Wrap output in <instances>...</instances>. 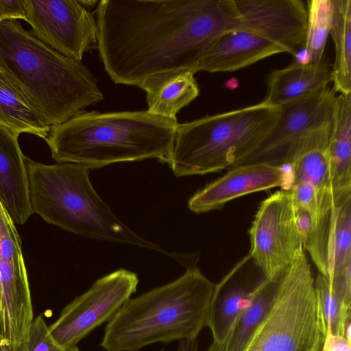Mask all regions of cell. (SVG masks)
I'll return each instance as SVG.
<instances>
[{
  "instance_id": "6da1fadb",
  "label": "cell",
  "mask_w": 351,
  "mask_h": 351,
  "mask_svg": "<svg viewBox=\"0 0 351 351\" xmlns=\"http://www.w3.org/2000/svg\"><path fill=\"white\" fill-rule=\"evenodd\" d=\"M97 48L116 84L146 92L194 69L225 32L246 29L234 0H101Z\"/></svg>"
},
{
  "instance_id": "7a4b0ae2",
  "label": "cell",
  "mask_w": 351,
  "mask_h": 351,
  "mask_svg": "<svg viewBox=\"0 0 351 351\" xmlns=\"http://www.w3.org/2000/svg\"><path fill=\"white\" fill-rule=\"evenodd\" d=\"M0 71L50 128L104 99L81 61L51 49L16 20L0 24Z\"/></svg>"
},
{
  "instance_id": "3957f363",
  "label": "cell",
  "mask_w": 351,
  "mask_h": 351,
  "mask_svg": "<svg viewBox=\"0 0 351 351\" xmlns=\"http://www.w3.org/2000/svg\"><path fill=\"white\" fill-rule=\"evenodd\" d=\"M178 125L147 110L84 111L51 126L45 141L57 162L88 169L149 158L169 163Z\"/></svg>"
},
{
  "instance_id": "277c9868",
  "label": "cell",
  "mask_w": 351,
  "mask_h": 351,
  "mask_svg": "<svg viewBox=\"0 0 351 351\" xmlns=\"http://www.w3.org/2000/svg\"><path fill=\"white\" fill-rule=\"evenodd\" d=\"M215 284L195 266L176 280L130 298L105 327L106 351H136L155 343L196 339L208 326Z\"/></svg>"
},
{
  "instance_id": "5b68a950",
  "label": "cell",
  "mask_w": 351,
  "mask_h": 351,
  "mask_svg": "<svg viewBox=\"0 0 351 351\" xmlns=\"http://www.w3.org/2000/svg\"><path fill=\"white\" fill-rule=\"evenodd\" d=\"M32 210L48 223L82 237L162 252L134 232L99 197L89 169L69 162L46 165L25 156Z\"/></svg>"
},
{
  "instance_id": "8992f818",
  "label": "cell",
  "mask_w": 351,
  "mask_h": 351,
  "mask_svg": "<svg viewBox=\"0 0 351 351\" xmlns=\"http://www.w3.org/2000/svg\"><path fill=\"white\" fill-rule=\"evenodd\" d=\"M280 108L261 101L178 125L169 162L178 177L239 165L276 125Z\"/></svg>"
},
{
  "instance_id": "52a82bcc",
  "label": "cell",
  "mask_w": 351,
  "mask_h": 351,
  "mask_svg": "<svg viewBox=\"0 0 351 351\" xmlns=\"http://www.w3.org/2000/svg\"><path fill=\"white\" fill-rule=\"evenodd\" d=\"M325 319L302 246L282 272L272 305L243 351H322Z\"/></svg>"
},
{
  "instance_id": "ba28073f",
  "label": "cell",
  "mask_w": 351,
  "mask_h": 351,
  "mask_svg": "<svg viewBox=\"0 0 351 351\" xmlns=\"http://www.w3.org/2000/svg\"><path fill=\"white\" fill-rule=\"evenodd\" d=\"M335 93L326 88L308 99L280 107L278 119L261 143L239 165H287L300 153L329 143Z\"/></svg>"
},
{
  "instance_id": "9c48e42d",
  "label": "cell",
  "mask_w": 351,
  "mask_h": 351,
  "mask_svg": "<svg viewBox=\"0 0 351 351\" xmlns=\"http://www.w3.org/2000/svg\"><path fill=\"white\" fill-rule=\"evenodd\" d=\"M137 275L120 269L97 279L61 311L49 330L60 346H76L90 332L110 321L135 293Z\"/></svg>"
},
{
  "instance_id": "30bf717a",
  "label": "cell",
  "mask_w": 351,
  "mask_h": 351,
  "mask_svg": "<svg viewBox=\"0 0 351 351\" xmlns=\"http://www.w3.org/2000/svg\"><path fill=\"white\" fill-rule=\"evenodd\" d=\"M248 254L263 275L277 277L302 246L289 190H279L261 203L249 230Z\"/></svg>"
},
{
  "instance_id": "8fae6325",
  "label": "cell",
  "mask_w": 351,
  "mask_h": 351,
  "mask_svg": "<svg viewBox=\"0 0 351 351\" xmlns=\"http://www.w3.org/2000/svg\"><path fill=\"white\" fill-rule=\"evenodd\" d=\"M33 320L20 237L0 202V335L10 345H23Z\"/></svg>"
},
{
  "instance_id": "7c38bea8",
  "label": "cell",
  "mask_w": 351,
  "mask_h": 351,
  "mask_svg": "<svg viewBox=\"0 0 351 351\" xmlns=\"http://www.w3.org/2000/svg\"><path fill=\"white\" fill-rule=\"evenodd\" d=\"M25 21L41 42L81 61L97 43L96 18L77 0H25Z\"/></svg>"
},
{
  "instance_id": "4fadbf2b",
  "label": "cell",
  "mask_w": 351,
  "mask_h": 351,
  "mask_svg": "<svg viewBox=\"0 0 351 351\" xmlns=\"http://www.w3.org/2000/svg\"><path fill=\"white\" fill-rule=\"evenodd\" d=\"M289 166L267 162H252L234 166L219 178L197 191L189 200V208L202 213L221 209L228 202L255 192L292 186Z\"/></svg>"
},
{
  "instance_id": "5bb4252c",
  "label": "cell",
  "mask_w": 351,
  "mask_h": 351,
  "mask_svg": "<svg viewBox=\"0 0 351 351\" xmlns=\"http://www.w3.org/2000/svg\"><path fill=\"white\" fill-rule=\"evenodd\" d=\"M246 29L278 44L295 58L304 50L307 8L300 0H234Z\"/></svg>"
},
{
  "instance_id": "9a60e30c",
  "label": "cell",
  "mask_w": 351,
  "mask_h": 351,
  "mask_svg": "<svg viewBox=\"0 0 351 351\" xmlns=\"http://www.w3.org/2000/svg\"><path fill=\"white\" fill-rule=\"evenodd\" d=\"M289 191L302 247L308 252L319 274L328 278L336 211L332 195L321 193L308 184L294 185Z\"/></svg>"
},
{
  "instance_id": "2e32d148",
  "label": "cell",
  "mask_w": 351,
  "mask_h": 351,
  "mask_svg": "<svg viewBox=\"0 0 351 351\" xmlns=\"http://www.w3.org/2000/svg\"><path fill=\"white\" fill-rule=\"evenodd\" d=\"M287 53L285 48L264 36L248 29L223 33L208 47L194 72L234 71L273 55Z\"/></svg>"
},
{
  "instance_id": "e0dca14e",
  "label": "cell",
  "mask_w": 351,
  "mask_h": 351,
  "mask_svg": "<svg viewBox=\"0 0 351 351\" xmlns=\"http://www.w3.org/2000/svg\"><path fill=\"white\" fill-rule=\"evenodd\" d=\"M19 136L0 125V202L14 223L23 225L34 213L29 198L25 156Z\"/></svg>"
},
{
  "instance_id": "ac0fdd59",
  "label": "cell",
  "mask_w": 351,
  "mask_h": 351,
  "mask_svg": "<svg viewBox=\"0 0 351 351\" xmlns=\"http://www.w3.org/2000/svg\"><path fill=\"white\" fill-rule=\"evenodd\" d=\"M331 70L332 66L325 57L316 64L296 60L269 74L267 93L262 101L280 108L319 95L331 82Z\"/></svg>"
},
{
  "instance_id": "d6986e66",
  "label": "cell",
  "mask_w": 351,
  "mask_h": 351,
  "mask_svg": "<svg viewBox=\"0 0 351 351\" xmlns=\"http://www.w3.org/2000/svg\"><path fill=\"white\" fill-rule=\"evenodd\" d=\"M328 155L334 206L338 208L351 199V94L335 96Z\"/></svg>"
},
{
  "instance_id": "ffe728a7",
  "label": "cell",
  "mask_w": 351,
  "mask_h": 351,
  "mask_svg": "<svg viewBox=\"0 0 351 351\" xmlns=\"http://www.w3.org/2000/svg\"><path fill=\"white\" fill-rule=\"evenodd\" d=\"M243 260L215 284L208 326L214 343L226 341L246 300L265 277L255 280L254 275L243 272Z\"/></svg>"
},
{
  "instance_id": "44dd1931",
  "label": "cell",
  "mask_w": 351,
  "mask_h": 351,
  "mask_svg": "<svg viewBox=\"0 0 351 351\" xmlns=\"http://www.w3.org/2000/svg\"><path fill=\"white\" fill-rule=\"evenodd\" d=\"M328 280L334 293L351 307V199L336 208Z\"/></svg>"
},
{
  "instance_id": "7402d4cb",
  "label": "cell",
  "mask_w": 351,
  "mask_h": 351,
  "mask_svg": "<svg viewBox=\"0 0 351 351\" xmlns=\"http://www.w3.org/2000/svg\"><path fill=\"white\" fill-rule=\"evenodd\" d=\"M282 274L271 279L264 277L254 288L224 342L223 351H243L251 336L272 305Z\"/></svg>"
},
{
  "instance_id": "603a6c76",
  "label": "cell",
  "mask_w": 351,
  "mask_h": 351,
  "mask_svg": "<svg viewBox=\"0 0 351 351\" xmlns=\"http://www.w3.org/2000/svg\"><path fill=\"white\" fill-rule=\"evenodd\" d=\"M330 34L335 45L331 82L335 93L351 94V0H332Z\"/></svg>"
},
{
  "instance_id": "cb8c5ba5",
  "label": "cell",
  "mask_w": 351,
  "mask_h": 351,
  "mask_svg": "<svg viewBox=\"0 0 351 351\" xmlns=\"http://www.w3.org/2000/svg\"><path fill=\"white\" fill-rule=\"evenodd\" d=\"M0 125L18 134L27 133L43 139L50 130L38 112L1 71Z\"/></svg>"
},
{
  "instance_id": "d4e9b609",
  "label": "cell",
  "mask_w": 351,
  "mask_h": 351,
  "mask_svg": "<svg viewBox=\"0 0 351 351\" xmlns=\"http://www.w3.org/2000/svg\"><path fill=\"white\" fill-rule=\"evenodd\" d=\"M194 74L190 71L180 73L146 92L147 111L154 115L177 120L178 112L199 94Z\"/></svg>"
},
{
  "instance_id": "484cf974",
  "label": "cell",
  "mask_w": 351,
  "mask_h": 351,
  "mask_svg": "<svg viewBox=\"0 0 351 351\" xmlns=\"http://www.w3.org/2000/svg\"><path fill=\"white\" fill-rule=\"evenodd\" d=\"M328 147L308 149L295 157L287 165L291 170L292 186L297 184H308L321 193L332 195Z\"/></svg>"
},
{
  "instance_id": "4316f807",
  "label": "cell",
  "mask_w": 351,
  "mask_h": 351,
  "mask_svg": "<svg viewBox=\"0 0 351 351\" xmlns=\"http://www.w3.org/2000/svg\"><path fill=\"white\" fill-rule=\"evenodd\" d=\"M307 24L304 50L307 63H319L330 34L332 18V0L307 1Z\"/></svg>"
},
{
  "instance_id": "83f0119b",
  "label": "cell",
  "mask_w": 351,
  "mask_h": 351,
  "mask_svg": "<svg viewBox=\"0 0 351 351\" xmlns=\"http://www.w3.org/2000/svg\"><path fill=\"white\" fill-rule=\"evenodd\" d=\"M315 287L326 322V336H342L351 342L350 308L334 293L328 278L321 274L315 280Z\"/></svg>"
},
{
  "instance_id": "f1b7e54d",
  "label": "cell",
  "mask_w": 351,
  "mask_h": 351,
  "mask_svg": "<svg viewBox=\"0 0 351 351\" xmlns=\"http://www.w3.org/2000/svg\"><path fill=\"white\" fill-rule=\"evenodd\" d=\"M25 351H80L77 346L65 347L58 344L49 332V326L42 315L32 322Z\"/></svg>"
},
{
  "instance_id": "f546056e",
  "label": "cell",
  "mask_w": 351,
  "mask_h": 351,
  "mask_svg": "<svg viewBox=\"0 0 351 351\" xmlns=\"http://www.w3.org/2000/svg\"><path fill=\"white\" fill-rule=\"evenodd\" d=\"M25 0H0V21H25Z\"/></svg>"
},
{
  "instance_id": "4dcf8cb0",
  "label": "cell",
  "mask_w": 351,
  "mask_h": 351,
  "mask_svg": "<svg viewBox=\"0 0 351 351\" xmlns=\"http://www.w3.org/2000/svg\"><path fill=\"white\" fill-rule=\"evenodd\" d=\"M322 351H351V342L342 336H326Z\"/></svg>"
},
{
  "instance_id": "1f68e13d",
  "label": "cell",
  "mask_w": 351,
  "mask_h": 351,
  "mask_svg": "<svg viewBox=\"0 0 351 351\" xmlns=\"http://www.w3.org/2000/svg\"><path fill=\"white\" fill-rule=\"evenodd\" d=\"M224 343L219 344L213 342L206 351H223ZM177 351H198L197 339L179 341Z\"/></svg>"
},
{
  "instance_id": "d6a6232c",
  "label": "cell",
  "mask_w": 351,
  "mask_h": 351,
  "mask_svg": "<svg viewBox=\"0 0 351 351\" xmlns=\"http://www.w3.org/2000/svg\"><path fill=\"white\" fill-rule=\"evenodd\" d=\"M0 351H25V345L19 348H14L0 336Z\"/></svg>"
},
{
  "instance_id": "836d02e7",
  "label": "cell",
  "mask_w": 351,
  "mask_h": 351,
  "mask_svg": "<svg viewBox=\"0 0 351 351\" xmlns=\"http://www.w3.org/2000/svg\"><path fill=\"white\" fill-rule=\"evenodd\" d=\"M80 2L83 6H84L88 10V8L94 7L96 5V3L99 1L93 0H80Z\"/></svg>"
},
{
  "instance_id": "e575fe53",
  "label": "cell",
  "mask_w": 351,
  "mask_h": 351,
  "mask_svg": "<svg viewBox=\"0 0 351 351\" xmlns=\"http://www.w3.org/2000/svg\"><path fill=\"white\" fill-rule=\"evenodd\" d=\"M1 21H0V24H1Z\"/></svg>"
},
{
  "instance_id": "d590c367",
  "label": "cell",
  "mask_w": 351,
  "mask_h": 351,
  "mask_svg": "<svg viewBox=\"0 0 351 351\" xmlns=\"http://www.w3.org/2000/svg\"><path fill=\"white\" fill-rule=\"evenodd\" d=\"M3 338V337H2Z\"/></svg>"
}]
</instances>
